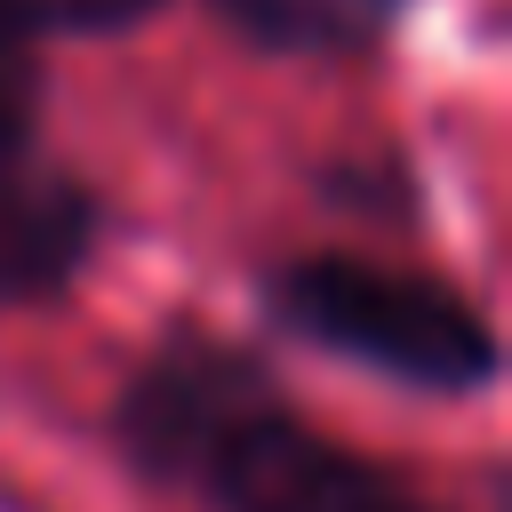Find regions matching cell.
<instances>
[{"label":"cell","instance_id":"obj_1","mask_svg":"<svg viewBox=\"0 0 512 512\" xmlns=\"http://www.w3.org/2000/svg\"><path fill=\"white\" fill-rule=\"evenodd\" d=\"M120 448L136 472L192 488L216 512H440L400 472L312 432L272 376L216 336H176L128 376Z\"/></svg>","mask_w":512,"mask_h":512},{"label":"cell","instance_id":"obj_2","mask_svg":"<svg viewBox=\"0 0 512 512\" xmlns=\"http://www.w3.org/2000/svg\"><path fill=\"white\" fill-rule=\"evenodd\" d=\"M272 312L304 344H328L416 392H480L496 376V336L472 296L368 256H296L272 272Z\"/></svg>","mask_w":512,"mask_h":512},{"label":"cell","instance_id":"obj_3","mask_svg":"<svg viewBox=\"0 0 512 512\" xmlns=\"http://www.w3.org/2000/svg\"><path fill=\"white\" fill-rule=\"evenodd\" d=\"M96 192L48 160H32V144L0 152V304H40L64 296L96 248Z\"/></svg>","mask_w":512,"mask_h":512},{"label":"cell","instance_id":"obj_4","mask_svg":"<svg viewBox=\"0 0 512 512\" xmlns=\"http://www.w3.org/2000/svg\"><path fill=\"white\" fill-rule=\"evenodd\" d=\"M408 0H216V16L272 56H360L400 24Z\"/></svg>","mask_w":512,"mask_h":512},{"label":"cell","instance_id":"obj_5","mask_svg":"<svg viewBox=\"0 0 512 512\" xmlns=\"http://www.w3.org/2000/svg\"><path fill=\"white\" fill-rule=\"evenodd\" d=\"M40 128V24L24 0H0V152Z\"/></svg>","mask_w":512,"mask_h":512},{"label":"cell","instance_id":"obj_6","mask_svg":"<svg viewBox=\"0 0 512 512\" xmlns=\"http://www.w3.org/2000/svg\"><path fill=\"white\" fill-rule=\"evenodd\" d=\"M24 8H32L40 40H56V32H128L168 0H24Z\"/></svg>","mask_w":512,"mask_h":512}]
</instances>
